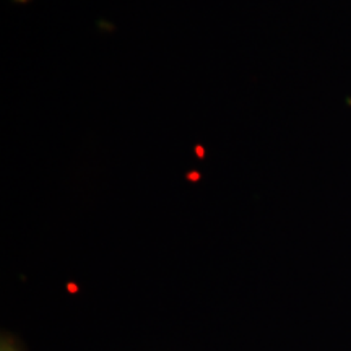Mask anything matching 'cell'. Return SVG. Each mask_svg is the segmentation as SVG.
<instances>
[{"label": "cell", "mask_w": 351, "mask_h": 351, "mask_svg": "<svg viewBox=\"0 0 351 351\" xmlns=\"http://www.w3.org/2000/svg\"><path fill=\"white\" fill-rule=\"evenodd\" d=\"M200 178H202V174L199 173V171H191V173L187 174V179H189V181H192V182L200 181Z\"/></svg>", "instance_id": "cell-2"}, {"label": "cell", "mask_w": 351, "mask_h": 351, "mask_svg": "<svg viewBox=\"0 0 351 351\" xmlns=\"http://www.w3.org/2000/svg\"><path fill=\"white\" fill-rule=\"evenodd\" d=\"M195 152H197V156H199V158H204V156H205L204 147H200V145H197V147H195Z\"/></svg>", "instance_id": "cell-3"}, {"label": "cell", "mask_w": 351, "mask_h": 351, "mask_svg": "<svg viewBox=\"0 0 351 351\" xmlns=\"http://www.w3.org/2000/svg\"><path fill=\"white\" fill-rule=\"evenodd\" d=\"M0 351H25L20 341L10 333H3L2 340H0Z\"/></svg>", "instance_id": "cell-1"}]
</instances>
